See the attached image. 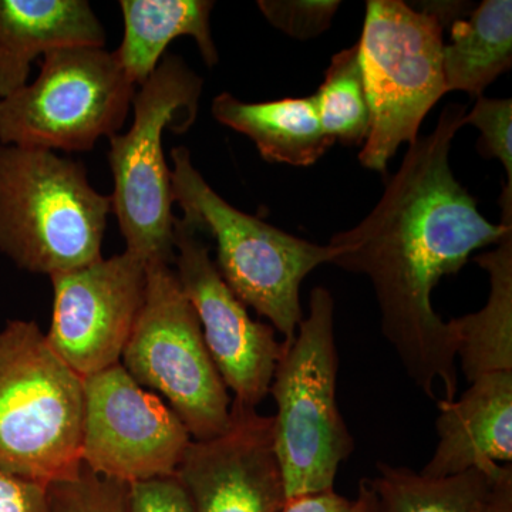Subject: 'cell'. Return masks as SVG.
<instances>
[{"instance_id":"obj_3","label":"cell","mask_w":512,"mask_h":512,"mask_svg":"<svg viewBox=\"0 0 512 512\" xmlns=\"http://www.w3.org/2000/svg\"><path fill=\"white\" fill-rule=\"evenodd\" d=\"M171 160L173 200L183 210L181 218L214 238L215 265L239 301L291 342L303 319V279L318 266L332 264L338 249L293 237L232 207L194 167L187 147L174 148Z\"/></svg>"},{"instance_id":"obj_12","label":"cell","mask_w":512,"mask_h":512,"mask_svg":"<svg viewBox=\"0 0 512 512\" xmlns=\"http://www.w3.org/2000/svg\"><path fill=\"white\" fill-rule=\"evenodd\" d=\"M175 274L197 313L205 345L235 402L249 407L269 394L285 342L268 323L256 322L225 284L210 248L183 218L174 222Z\"/></svg>"},{"instance_id":"obj_27","label":"cell","mask_w":512,"mask_h":512,"mask_svg":"<svg viewBox=\"0 0 512 512\" xmlns=\"http://www.w3.org/2000/svg\"><path fill=\"white\" fill-rule=\"evenodd\" d=\"M355 510V500H349L332 490L286 500L278 512H355Z\"/></svg>"},{"instance_id":"obj_10","label":"cell","mask_w":512,"mask_h":512,"mask_svg":"<svg viewBox=\"0 0 512 512\" xmlns=\"http://www.w3.org/2000/svg\"><path fill=\"white\" fill-rule=\"evenodd\" d=\"M82 464L123 484L175 476L191 436L167 403L116 365L83 379Z\"/></svg>"},{"instance_id":"obj_5","label":"cell","mask_w":512,"mask_h":512,"mask_svg":"<svg viewBox=\"0 0 512 512\" xmlns=\"http://www.w3.org/2000/svg\"><path fill=\"white\" fill-rule=\"evenodd\" d=\"M83 379L32 320L0 332V468L50 485L82 470Z\"/></svg>"},{"instance_id":"obj_16","label":"cell","mask_w":512,"mask_h":512,"mask_svg":"<svg viewBox=\"0 0 512 512\" xmlns=\"http://www.w3.org/2000/svg\"><path fill=\"white\" fill-rule=\"evenodd\" d=\"M211 0H120L124 35L114 52L128 80L136 87L147 82L167 47L181 36L197 43L208 67L220 60L211 33Z\"/></svg>"},{"instance_id":"obj_19","label":"cell","mask_w":512,"mask_h":512,"mask_svg":"<svg viewBox=\"0 0 512 512\" xmlns=\"http://www.w3.org/2000/svg\"><path fill=\"white\" fill-rule=\"evenodd\" d=\"M512 64V2L484 0L456 19L450 45L443 49L447 92H466L480 99Z\"/></svg>"},{"instance_id":"obj_23","label":"cell","mask_w":512,"mask_h":512,"mask_svg":"<svg viewBox=\"0 0 512 512\" xmlns=\"http://www.w3.org/2000/svg\"><path fill=\"white\" fill-rule=\"evenodd\" d=\"M127 487L82 466L76 477L47 485L50 512H126Z\"/></svg>"},{"instance_id":"obj_14","label":"cell","mask_w":512,"mask_h":512,"mask_svg":"<svg viewBox=\"0 0 512 512\" xmlns=\"http://www.w3.org/2000/svg\"><path fill=\"white\" fill-rule=\"evenodd\" d=\"M439 441L421 476H456L471 468L512 461V372L487 373L460 399L439 400Z\"/></svg>"},{"instance_id":"obj_21","label":"cell","mask_w":512,"mask_h":512,"mask_svg":"<svg viewBox=\"0 0 512 512\" xmlns=\"http://www.w3.org/2000/svg\"><path fill=\"white\" fill-rule=\"evenodd\" d=\"M313 96L320 126L333 143L349 147L365 144L370 130V109L359 43L332 57L325 80Z\"/></svg>"},{"instance_id":"obj_13","label":"cell","mask_w":512,"mask_h":512,"mask_svg":"<svg viewBox=\"0 0 512 512\" xmlns=\"http://www.w3.org/2000/svg\"><path fill=\"white\" fill-rule=\"evenodd\" d=\"M175 478L192 512H278L286 494L274 417L234 400L228 429L211 440H192Z\"/></svg>"},{"instance_id":"obj_26","label":"cell","mask_w":512,"mask_h":512,"mask_svg":"<svg viewBox=\"0 0 512 512\" xmlns=\"http://www.w3.org/2000/svg\"><path fill=\"white\" fill-rule=\"evenodd\" d=\"M0 512H50L47 485L0 468Z\"/></svg>"},{"instance_id":"obj_7","label":"cell","mask_w":512,"mask_h":512,"mask_svg":"<svg viewBox=\"0 0 512 512\" xmlns=\"http://www.w3.org/2000/svg\"><path fill=\"white\" fill-rule=\"evenodd\" d=\"M443 23L400 0H370L360 36V64L370 130L360 164L384 173L403 143L419 137L427 113L447 93Z\"/></svg>"},{"instance_id":"obj_15","label":"cell","mask_w":512,"mask_h":512,"mask_svg":"<svg viewBox=\"0 0 512 512\" xmlns=\"http://www.w3.org/2000/svg\"><path fill=\"white\" fill-rule=\"evenodd\" d=\"M87 0H0V99L29 83L32 64L62 47H106Z\"/></svg>"},{"instance_id":"obj_4","label":"cell","mask_w":512,"mask_h":512,"mask_svg":"<svg viewBox=\"0 0 512 512\" xmlns=\"http://www.w3.org/2000/svg\"><path fill=\"white\" fill-rule=\"evenodd\" d=\"M338 367L335 301L318 286L311 292L308 316L295 338L285 342L269 387L286 500L335 490L340 464L355 450L338 406Z\"/></svg>"},{"instance_id":"obj_25","label":"cell","mask_w":512,"mask_h":512,"mask_svg":"<svg viewBox=\"0 0 512 512\" xmlns=\"http://www.w3.org/2000/svg\"><path fill=\"white\" fill-rule=\"evenodd\" d=\"M126 512H192V508L183 485L173 476L128 485Z\"/></svg>"},{"instance_id":"obj_1","label":"cell","mask_w":512,"mask_h":512,"mask_svg":"<svg viewBox=\"0 0 512 512\" xmlns=\"http://www.w3.org/2000/svg\"><path fill=\"white\" fill-rule=\"evenodd\" d=\"M466 114L463 104L444 107L434 131L409 144L372 212L329 242L338 249L333 265L372 282L384 338L406 375L429 399L440 382L447 402L458 392L457 335L434 311L431 292L512 232V222L494 225L481 215L451 170V144Z\"/></svg>"},{"instance_id":"obj_17","label":"cell","mask_w":512,"mask_h":512,"mask_svg":"<svg viewBox=\"0 0 512 512\" xmlns=\"http://www.w3.org/2000/svg\"><path fill=\"white\" fill-rule=\"evenodd\" d=\"M218 123L244 134L269 163L311 167L333 146L320 126L315 96L244 103L229 93L212 101Z\"/></svg>"},{"instance_id":"obj_9","label":"cell","mask_w":512,"mask_h":512,"mask_svg":"<svg viewBox=\"0 0 512 512\" xmlns=\"http://www.w3.org/2000/svg\"><path fill=\"white\" fill-rule=\"evenodd\" d=\"M120 365L141 387L167 399L192 440H211L228 429L227 386L170 264H147L146 298Z\"/></svg>"},{"instance_id":"obj_20","label":"cell","mask_w":512,"mask_h":512,"mask_svg":"<svg viewBox=\"0 0 512 512\" xmlns=\"http://www.w3.org/2000/svg\"><path fill=\"white\" fill-rule=\"evenodd\" d=\"M498 464L456 476L430 478L379 461L369 478L377 512H490L491 484Z\"/></svg>"},{"instance_id":"obj_8","label":"cell","mask_w":512,"mask_h":512,"mask_svg":"<svg viewBox=\"0 0 512 512\" xmlns=\"http://www.w3.org/2000/svg\"><path fill=\"white\" fill-rule=\"evenodd\" d=\"M137 87L114 52L62 47L40 60L35 82L0 99V144L63 153L92 151L119 134Z\"/></svg>"},{"instance_id":"obj_2","label":"cell","mask_w":512,"mask_h":512,"mask_svg":"<svg viewBox=\"0 0 512 512\" xmlns=\"http://www.w3.org/2000/svg\"><path fill=\"white\" fill-rule=\"evenodd\" d=\"M110 214L80 161L0 144V252L18 268L53 276L100 261Z\"/></svg>"},{"instance_id":"obj_11","label":"cell","mask_w":512,"mask_h":512,"mask_svg":"<svg viewBox=\"0 0 512 512\" xmlns=\"http://www.w3.org/2000/svg\"><path fill=\"white\" fill-rule=\"evenodd\" d=\"M50 281L46 338L60 359L82 379L119 365L146 298L147 262L124 251Z\"/></svg>"},{"instance_id":"obj_28","label":"cell","mask_w":512,"mask_h":512,"mask_svg":"<svg viewBox=\"0 0 512 512\" xmlns=\"http://www.w3.org/2000/svg\"><path fill=\"white\" fill-rule=\"evenodd\" d=\"M355 505V512H377L375 493H373L369 478H363L360 481Z\"/></svg>"},{"instance_id":"obj_6","label":"cell","mask_w":512,"mask_h":512,"mask_svg":"<svg viewBox=\"0 0 512 512\" xmlns=\"http://www.w3.org/2000/svg\"><path fill=\"white\" fill-rule=\"evenodd\" d=\"M204 82L180 56L167 53L133 99L127 133L109 138L116 215L126 251L147 264H173L171 168L165 161V130L184 134L197 120Z\"/></svg>"},{"instance_id":"obj_24","label":"cell","mask_w":512,"mask_h":512,"mask_svg":"<svg viewBox=\"0 0 512 512\" xmlns=\"http://www.w3.org/2000/svg\"><path fill=\"white\" fill-rule=\"evenodd\" d=\"M340 2L335 0H259L258 8L276 29L309 40L329 29Z\"/></svg>"},{"instance_id":"obj_18","label":"cell","mask_w":512,"mask_h":512,"mask_svg":"<svg viewBox=\"0 0 512 512\" xmlns=\"http://www.w3.org/2000/svg\"><path fill=\"white\" fill-rule=\"evenodd\" d=\"M474 262L490 275V296L480 311L451 320L457 360L470 383L487 373L512 372V232Z\"/></svg>"},{"instance_id":"obj_22","label":"cell","mask_w":512,"mask_h":512,"mask_svg":"<svg viewBox=\"0 0 512 512\" xmlns=\"http://www.w3.org/2000/svg\"><path fill=\"white\" fill-rule=\"evenodd\" d=\"M463 124L480 130L478 151L481 156L497 158L503 164L507 185L501 195V208L503 214H512V100L481 96L471 113L464 116Z\"/></svg>"}]
</instances>
